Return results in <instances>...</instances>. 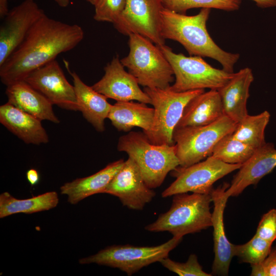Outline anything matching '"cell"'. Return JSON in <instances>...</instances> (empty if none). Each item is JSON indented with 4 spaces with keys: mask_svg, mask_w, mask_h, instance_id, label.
I'll list each match as a JSON object with an SVG mask.
<instances>
[{
    "mask_svg": "<svg viewBox=\"0 0 276 276\" xmlns=\"http://www.w3.org/2000/svg\"><path fill=\"white\" fill-rule=\"evenodd\" d=\"M84 36L79 25L63 22L44 14L0 66L1 82L7 86L24 80L31 72L56 59L60 54L75 48Z\"/></svg>",
    "mask_w": 276,
    "mask_h": 276,
    "instance_id": "1",
    "label": "cell"
},
{
    "mask_svg": "<svg viewBox=\"0 0 276 276\" xmlns=\"http://www.w3.org/2000/svg\"><path fill=\"white\" fill-rule=\"evenodd\" d=\"M210 12V9L201 8L197 14L188 16L164 8L161 13L162 36L165 40L180 43L190 55L212 58L221 64L223 70L234 73L240 55L222 50L210 36L206 26Z\"/></svg>",
    "mask_w": 276,
    "mask_h": 276,
    "instance_id": "2",
    "label": "cell"
},
{
    "mask_svg": "<svg viewBox=\"0 0 276 276\" xmlns=\"http://www.w3.org/2000/svg\"><path fill=\"white\" fill-rule=\"evenodd\" d=\"M117 149L135 163L146 184L152 189L159 187L167 174L179 166L174 145L153 144L144 132L130 131L121 136Z\"/></svg>",
    "mask_w": 276,
    "mask_h": 276,
    "instance_id": "3",
    "label": "cell"
},
{
    "mask_svg": "<svg viewBox=\"0 0 276 276\" xmlns=\"http://www.w3.org/2000/svg\"><path fill=\"white\" fill-rule=\"evenodd\" d=\"M211 201L210 194H175L169 210L145 228L152 232H168L179 238L200 232L212 225Z\"/></svg>",
    "mask_w": 276,
    "mask_h": 276,
    "instance_id": "4",
    "label": "cell"
},
{
    "mask_svg": "<svg viewBox=\"0 0 276 276\" xmlns=\"http://www.w3.org/2000/svg\"><path fill=\"white\" fill-rule=\"evenodd\" d=\"M129 52L122 64L144 87L165 89L174 80V73L160 49L148 38L135 33L128 35Z\"/></svg>",
    "mask_w": 276,
    "mask_h": 276,
    "instance_id": "5",
    "label": "cell"
},
{
    "mask_svg": "<svg viewBox=\"0 0 276 276\" xmlns=\"http://www.w3.org/2000/svg\"><path fill=\"white\" fill-rule=\"evenodd\" d=\"M237 123L224 114L215 122L204 126L174 129L173 140L179 166L187 167L212 155L219 141L232 133Z\"/></svg>",
    "mask_w": 276,
    "mask_h": 276,
    "instance_id": "6",
    "label": "cell"
},
{
    "mask_svg": "<svg viewBox=\"0 0 276 276\" xmlns=\"http://www.w3.org/2000/svg\"><path fill=\"white\" fill-rule=\"evenodd\" d=\"M169 62L175 77L170 88L176 92L196 89L218 90L233 76L223 69L216 68L198 56L176 54L166 44L159 47Z\"/></svg>",
    "mask_w": 276,
    "mask_h": 276,
    "instance_id": "7",
    "label": "cell"
},
{
    "mask_svg": "<svg viewBox=\"0 0 276 276\" xmlns=\"http://www.w3.org/2000/svg\"><path fill=\"white\" fill-rule=\"evenodd\" d=\"M144 91L150 98L154 109L152 127L144 134L153 144L174 145L173 132L185 107L191 99L203 93L204 89L176 92L170 87L165 89L144 87Z\"/></svg>",
    "mask_w": 276,
    "mask_h": 276,
    "instance_id": "8",
    "label": "cell"
},
{
    "mask_svg": "<svg viewBox=\"0 0 276 276\" xmlns=\"http://www.w3.org/2000/svg\"><path fill=\"white\" fill-rule=\"evenodd\" d=\"M182 238L173 237L157 246H139L130 244L114 245L100 250L88 257L81 258L82 264L96 263L117 268L128 275L137 272L144 267L168 257Z\"/></svg>",
    "mask_w": 276,
    "mask_h": 276,
    "instance_id": "9",
    "label": "cell"
},
{
    "mask_svg": "<svg viewBox=\"0 0 276 276\" xmlns=\"http://www.w3.org/2000/svg\"><path fill=\"white\" fill-rule=\"evenodd\" d=\"M241 165L227 164L211 155L190 166H178L172 171L175 180L162 193V196L168 197L189 192L210 194L216 181L239 169Z\"/></svg>",
    "mask_w": 276,
    "mask_h": 276,
    "instance_id": "10",
    "label": "cell"
},
{
    "mask_svg": "<svg viewBox=\"0 0 276 276\" xmlns=\"http://www.w3.org/2000/svg\"><path fill=\"white\" fill-rule=\"evenodd\" d=\"M162 0H126L125 8L114 28L121 33L140 34L158 47L165 44L161 35Z\"/></svg>",
    "mask_w": 276,
    "mask_h": 276,
    "instance_id": "11",
    "label": "cell"
},
{
    "mask_svg": "<svg viewBox=\"0 0 276 276\" xmlns=\"http://www.w3.org/2000/svg\"><path fill=\"white\" fill-rule=\"evenodd\" d=\"M24 81L53 105L66 110H78L74 86L67 81L56 59L31 72Z\"/></svg>",
    "mask_w": 276,
    "mask_h": 276,
    "instance_id": "12",
    "label": "cell"
},
{
    "mask_svg": "<svg viewBox=\"0 0 276 276\" xmlns=\"http://www.w3.org/2000/svg\"><path fill=\"white\" fill-rule=\"evenodd\" d=\"M44 14L34 0H25L10 10L0 27V66L22 43Z\"/></svg>",
    "mask_w": 276,
    "mask_h": 276,
    "instance_id": "13",
    "label": "cell"
},
{
    "mask_svg": "<svg viewBox=\"0 0 276 276\" xmlns=\"http://www.w3.org/2000/svg\"><path fill=\"white\" fill-rule=\"evenodd\" d=\"M104 193L119 198L129 209L142 210L155 196L146 184L139 167L130 157L113 177Z\"/></svg>",
    "mask_w": 276,
    "mask_h": 276,
    "instance_id": "14",
    "label": "cell"
},
{
    "mask_svg": "<svg viewBox=\"0 0 276 276\" xmlns=\"http://www.w3.org/2000/svg\"><path fill=\"white\" fill-rule=\"evenodd\" d=\"M135 79L124 69L117 55L104 67V74L92 87L97 92L117 101H137L151 104L149 96L139 86Z\"/></svg>",
    "mask_w": 276,
    "mask_h": 276,
    "instance_id": "15",
    "label": "cell"
},
{
    "mask_svg": "<svg viewBox=\"0 0 276 276\" xmlns=\"http://www.w3.org/2000/svg\"><path fill=\"white\" fill-rule=\"evenodd\" d=\"M229 184L224 183L213 189L210 194L214 203L212 216L213 227L214 251L215 257L212 265V273L227 275L231 260L234 257V244L226 236L223 223V214L228 197L225 194Z\"/></svg>",
    "mask_w": 276,
    "mask_h": 276,
    "instance_id": "16",
    "label": "cell"
},
{
    "mask_svg": "<svg viewBox=\"0 0 276 276\" xmlns=\"http://www.w3.org/2000/svg\"><path fill=\"white\" fill-rule=\"evenodd\" d=\"M276 167V149L271 143L257 149L239 169L225 194L227 197L237 196L248 186L257 184Z\"/></svg>",
    "mask_w": 276,
    "mask_h": 276,
    "instance_id": "17",
    "label": "cell"
},
{
    "mask_svg": "<svg viewBox=\"0 0 276 276\" xmlns=\"http://www.w3.org/2000/svg\"><path fill=\"white\" fill-rule=\"evenodd\" d=\"M41 120L7 102L0 106V122L9 131L27 144L49 142Z\"/></svg>",
    "mask_w": 276,
    "mask_h": 276,
    "instance_id": "18",
    "label": "cell"
},
{
    "mask_svg": "<svg viewBox=\"0 0 276 276\" xmlns=\"http://www.w3.org/2000/svg\"><path fill=\"white\" fill-rule=\"evenodd\" d=\"M253 81L252 70L245 67L234 73L232 78L217 90L225 114L237 123L248 114L246 104Z\"/></svg>",
    "mask_w": 276,
    "mask_h": 276,
    "instance_id": "19",
    "label": "cell"
},
{
    "mask_svg": "<svg viewBox=\"0 0 276 276\" xmlns=\"http://www.w3.org/2000/svg\"><path fill=\"white\" fill-rule=\"evenodd\" d=\"M6 87L8 103L41 121L60 123L53 110V104L25 81H18Z\"/></svg>",
    "mask_w": 276,
    "mask_h": 276,
    "instance_id": "20",
    "label": "cell"
},
{
    "mask_svg": "<svg viewBox=\"0 0 276 276\" xmlns=\"http://www.w3.org/2000/svg\"><path fill=\"white\" fill-rule=\"evenodd\" d=\"M67 69L73 78L78 110L97 131H104L105 120L112 105L105 96L84 83L76 72Z\"/></svg>",
    "mask_w": 276,
    "mask_h": 276,
    "instance_id": "21",
    "label": "cell"
},
{
    "mask_svg": "<svg viewBox=\"0 0 276 276\" xmlns=\"http://www.w3.org/2000/svg\"><path fill=\"white\" fill-rule=\"evenodd\" d=\"M225 114L217 90L210 89L191 99L185 107L175 128L211 124Z\"/></svg>",
    "mask_w": 276,
    "mask_h": 276,
    "instance_id": "22",
    "label": "cell"
},
{
    "mask_svg": "<svg viewBox=\"0 0 276 276\" xmlns=\"http://www.w3.org/2000/svg\"><path fill=\"white\" fill-rule=\"evenodd\" d=\"M124 162L123 159H119L91 175L66 182L60 187V193L67 196V201L72 204H77L91 195L104 193Z\"/></svg>",
    "mask_w": 276,
    "mask_h": 276,
    "instance_id": "23",
    "label": "cell"
},
{
    "mask_svg": "<svg viewBox=\"0 0 276 276\" xmlns=\"http://www.w3.org/2000/svg\"><path fill=\"white\" fill-rule=\"evenodd\" d=\"M154 113V108L148 107L146 103L117 101L111 105L107 118L118 131L128 132L138 127L146 133L152 127Z\"/></svg>",
    "mask_w": 276,
    "mask_h": 276,
    "instance_id": "24",
    "label": "cell"
},
{
    "mask_svg": "<svg viewBox=\"0 0 276 276\" xmlns=\"http://www.w3.org/2000/svg\"><path fill=\"white\" fill-rule=\"evenodd\" d=\"M59 198L55 191L48 192L30 198L19 199L8 192L0 195V218L17 213L32 214L55 208Z\"/></svg>",
    "mask_w": 276,
    "mask_h": 276,
    "instance_id": "25",
    "label": "cell"
},
{
    "mask_svg": "<svg viewBox=\"0 0 276 276\" xmlns=\"http://www.w3.org/2000/svg\"><path fill=\"white\" fill-rule=\"evenodd\" d=\"M270 117L266 110L255 116L248 114L237 123L233 136L255 149L260 148L266 143L265 130Z\"/></svg>",
    "mask_w": 276,
    "mask_h": 276,
    "instance_id": "26",
    "label": "cell"
},
{
    "mask_svg": "<svg viewBox=\"0 0 276 276\" xmlns=\"http://www.w3.org/2000/svg\"><path fill=\"white\" fill-rule=\"evenodd\" d=\"M256 150L235 138L231 133L219 141L213 149L211 156L227 164H242Z\"/></svg>",
    "mask_w": 276,
    "mask_h": 276,
    "instance_id": "27",
    "label": "cell"
},
{
    "mask_svg": "<svg viewBox=\"0 0 276 276\" xmlns=\"http://www.w3.org/2000/svg\"><path fill=\"white\" fill-rule=\"evenodd\" d=\"M164 8L185 14L195 8L216 9L226 11L238 10L241 0H162Z\"/></svg>",
    "mask_w": 276,
    "mask_h": 276,
    "instance_id": "28",
    "label": "cell"
},
{
    "mask_svg": "<svg viewBox=\"0 0 276 276\" xmlns=\"http://www.w3.org/2000/svg\"><path fill=\"white\" fill-rule=\"evenodd\" d=\"M270 243L256 235L242 245H234V256L243 262L257 264L263 262L271 249Z\"/></svg>",
    "mask_w": 276,
    "mask_h": 276,
    "instance_id": "29",
    "label": "cell"
},
{
    "mask_svg": "<svg viewBox=\"0 0 276 276\" xmlns=\"http://www.w3.org/2000/svg\"><path fill=\"white\" fill-rule=\"evenodd\" d=\"M126 6V0H98L95 4L94 18L98 21L114 24L121 16Z\"/></svg>",
    "mask_w": 276,
    "mask_h": 276,
    "instance_id": "30",
    "label": "cell"
},
{
    "mask_svg": "<svg viewBox=\"0 0 276 276\" xmlns=\"http://www.w3.org/2000/svg\"><path fill=\"white\" fill-rule=\"evenodd\" d=\"M159 262L166 268L180 276H211L202 269L195 254H191L185 263L173 261L166 257Z\"/></svg>",
    "mask_w": 276,
    "mask_h": 276,
    "instance_id": "31",
    "label": "cell"
},
{
    "mask_svg": "<svg viewBox=\"0 0 276 276\" xmlns=\"http://www.w3.org/2000/svg\"><path fill=\"white\" fill-rule=\"evenodd\" d=\"M256 235L272 243L276 239L275 209H271L263 215L258 226Z\"/></svg>",
    "mask_w": 276,
    "mask_h": 276,
    "instance_id": "32",
    "label": "cell"
},
{
    "mask_svg": "<svg viewBox=\"0 0 276 276\" xmlns=\"http://www.w3.org/2000/svg\"><path fill=\"white\" fill-rule=\"evenodd\" d=\"M251 266L252 270L250 275L276 276V246L271 249L263 262Z\"/></svg>",
    "mask_w": 276,
    "mask_h": 276,
    "instance_id": "33",
    "label": "cell"
},
{
    "mask_svg": "<svg viewBox=\"0 0 276 276\" xmlns=\"http://www.w3.org/2000/svg\"><path fill=\"white\" fill-rule=\"evenodd\" d=\"M26 177L32 186L36 185L39 180V175L37 171L34 169H30L26 173Z\"/></svg>",
    "mask_w": 276,
    "mask_h": 276,
    "instance_id": "34",
    "label": "cell"
},
{
    "mask_svg": "<svg viewBox=\"0 0 276 276\" xmlns=\"http://www.w3.org/2000/svg\"><path fill=\"white\" fill-rule=\"evenodd\" d=\"M256 5L262 8L276 7V0H251Z\"/></svg>",
    "mask_w": 276,
    "mask_h": 276,
    "instance_id": "35",
    "label": "cell"
},
{
    "mask_svg": "<svg viewBox=\"0 0 276 276\" xmlns=\"http://www.w3.org/2000/svg\"><path fill=\"white\" fill-rule=\"evenodd\" d=\"M8 0H0V17L3 19L9 12Z\"/></svg>",
    "mask_w": 276,
    "mask_h": 276,
    "instance_id": "36",
    "label": "cell"
},
{
    "mask_svg": "<svg viewBox=\"0 0 276 276\" xmlns=\"http://www.w3.org/2000/svg\"><path fill=\"white\" fill-rule=\"evenodd\" d=\"M57 5L62 8L66 7L70 4V0H54Z\"/></svg>",
    "mask_w": 276,
    "mask_h": 276,
    "instance_id": "37",
    "label": "cell"
},
{
    "mask_svg": "<svg viewBox=\"0 0 276 276\" xmlns=\"http://www.w3.org/2000/svg\"><path fill=\"white\" fill-rule=\"evenodd\" d=\"M86 1L94 6L98 0H86Z\"/></svg>",
    "mask_w": 276,
    "mask_h": 276,
    "instance_id": "38",
    "label": "cell"
}]
</instances>
